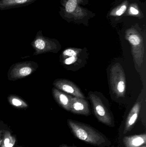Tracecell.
Returning <instances> with one entry per match:
<instances>
[{"mask_svg": "<svg viewBox=\"0 0 146 147\" xmlns=\"http://www.w3.org/2000/svg\"><path fill=\"white\" fill-rule=\"evenodd\" d=\"M67 123L74 136L81 140L100 147L108 142L103 135L87 124L70 119L67 120Z\"/></svg>", "mask_w": 146, "mask_h": 147, "instance_id": "obj_1", "label": "cell"}, {"mask_svg": "<svg viewBox=\"0 0 146 147\" xmlns=\"http://www.w3.org/2000/svg\"><path fill=\"white\" fill-rule=\"evenodd\" d=\"M125 38L130 43L134 61L139 67L144 61L145 47L141 34L134 29H129L126 32Z\"/></svg>", "mask_w": 146, "mask_h": 147, "instance_id": "obj_2", "label": "cell"}, {"mask_svg": "<svg viewBox=\"0 0 146 147\" xmlns=\"http://www.w3.org/2000/svg\"><path fill=\"white\" fill-rule=\"evenodd\" d=\"M88 96L92 104L94 115L98 120L107 126L113 127L114 121L111 114L102 98L92 92H90Z\"/></svg>", "mask_w": 146, "mask_h": 147, "instance_id": "obj_3", "label": "cell"}, {"mask_svg": "<svg viewBox=\"0 0 146 147\" xmlns=\"http://www.w3.org/2000/svg\"><path fill=\"white\" fill-rule=\"evenodd\" d=\"M110 82L113 92L117 97H123L126 92L125 72L120 64H116L111 69Z\"/></svg>", "mask_w": 146, "mask_h": 147, "instance_id": "obj_4", "label": "cell"}, {"mask_svg": "<svg viewBox=\"0 0 146 147\" xmlns=\"http://www.w3.org/2000/svg\"><path fill=\"white\" fill-rule=\"evenodd\" d=\"M60 57L61 62L65 67L73 69L81 67V64L85 63L87 53L85 49L69 47L65 49Z\"/></svg>", "mask_w": 146, "mask_h": 147, "instance_id": "obj_5", "label": "cell"}, {"mask_svg": "<svg viewBox=\"0 0 146 147\" xmlns=\"http://www.w3.org/2000/svg\"><path fill=\"white\" fill-rule=\"evenodd\" d=\"M32 45L36 51L34 54L48 52L56 53L61 48V45L57 40L43 36L41 31L37 33Z\"/></svg>", "mask_w": 146, "mask_h": 147, "instance_id": "obj_6", "label": "cell"}, {"mask_svg": "<svg viewBox=\"0 0 146 147\" xmlns=\"http://www.w3.org/2000/svg\"><path fill=\"white\" fill-rule=\"evenodd\" d=\"M55 88L75 97L85 98L81 90L73 82L65 79L55 80L53 83Z\"/></svg>", "mask_w": 146, "mask_h": 147, "instance_id": "obj_7", "label": "cell"}, {"mask_svg": "<svg viewBox=\"0 0 146 147\" xmlns=\"http://www.w3.org/2000/svg\"><path fill=\"white\" fill-rule=\"evenodd\" d=\"M25 62L14 65L9 73V79L11 80H16L25 78L31 74L35 71L34 63Z\"/></svg>", "mask_w": 146, "mask_h": 147, "instance_id": "obj_8", "label": "cell"}, {"mask_svg": "<svg viewBox=\"0 0 146 147\" xmlns=\"http://www.w3.org/2000/svg\"><path fill=\"white\" fill-rule=\"evenodd\" d=\"M70 109V111L74 114L88 116L91 114L89 103L85 98L72 96Z\"/></svg>", "mask_w": 146, "mask_h": 147, "instance_id": "obj_9", "label": "cell"}, {"mask_svg": "<svg viewBox=\"0 0 146 147\" xmlns=\"http://www.w3.org/2000/svg\"><path fill=\"white\" fill-rule=\"evenodd\" d=\"M52 92L54 99L59 105L66 111H70L72 96L55 87L52 89Z\"/></svg>", "mask_w": 146, "mask_h": 147, "instance_id": "obj_10", "label": "cell"}, {"mask_svg": "<svg viewBox=\"0 0 146 147\" xmlns=\"http://www.w3.org/2000/svg\"><path fill=\"white\" fill-rule=\"evenodd\" d=\"M141 109V102H137L131 109L127 117L123 134H126L130 131L134 127L138 119Z\"/></svg>", "mask_w": 146, "mask_h": 147, "instance_id": "obj_11", "label": "cell"}, {"mask_svg": "<svg viewBox=\"0 0 146 147\" xmlns=\"http://www.w3.org/2000/svg\"><path fill=\"white\" fill-rule=\"evenodd\" d=\"M38 0H0V10L25 7Z\"/></svg>", "mask_w": 146, "mask_h": 147, "instance_id": "obj_12", "label": "cell"}, {"mask_svg": "<svg viewBox=\"0 0 146 147\" xmlns=\"http://www.w3.org/2000/svg\"><path fill=\"white\" fill-rule=\"evenodd\" d=\"M146 142L145 134L125 136L123 139V143L125 147H141L145 145Z\"/></svg>", "mask_w": 146, "mask_h": 147, "instance_id": "obj_13", "label": "cell"}, {"mask_svg": "<svg viewBox=\"0 0 146 147\" xmlns=\"http://www.w3.org/2000/svg\"><path fill=\"white\" fill-rule=\"evenodd\" d=\"M79 0H68L65 5V10L68 13H72L78 6Z\"/></svg>", "mask_w": 146, "mask_h": 147, "instance_id": "obj_14", "label": "cell"}, {"mask_svg": "<svg viewBox=\"0 0 146 147\" xmlns=\"http://www.w3.org/2000/svg\"><path fill=\"white\" fill-rule=\"evenodd\" d=\"M8 99L10 104L15 107L22 108L27 106V104L25 102L17 97L10 96L9 97Z\"/></svg>", "mask_w": 146, "mask_h": 147, "instance_id": "obj_15", "label": "cell"}, {"mask_svg": "<svg viewBox=\"0 0 146 147\" xmlns=\"http://www.w3.org/2000/svg\"><path fill=\"white\" fill-rule=\"evenodd\" d=\"M127 3L122 4L115 11L114 15L117 16H120L122 15L127 10Z\"/></svg>", "mask_w": 146, "mask_h": 147, "instance_id": "obj_16", "label": "cell"}, {"mask_svg": "<svg viewBox=\"0 0 146 147\" xmlns=\"http://www.w3.org/2000/svg\"><path fill=\"white\" fill-rule=\"evenodd\" d=\"M129 12L130 13L133 15H137L139 13V10L138 9L136 8L134 6H131L129 8Z\"/></svg>", "mask_w": 146, "mask_h": 147, "instance_id": "obj_17", "label": "cell"}, {"mask_svg": "<svg viewBox=\"0 0 146 147\" xmlns=\"http://www.w3.org/2000/svg\"><path fill=\"white\" fill-rule=\"evenodd\" d=\"M9 139H8V138H7V139H5V140H4V146H5V145H7V144H9Z\"/></svg>", "mask_w": 146, "mask_h": 147, "instance_id": "obj_18", "label": "cell"}, {"mask_svg": "<svg viewBox=\"0 0 146 147\" xmlns=\"http://www.w3.org/2000/svg\"><path fill=\"white\" fill-rule=\"evenodd\" d=\"M5 147H13V144H11V143H9V144H7V145H5Z\"/></svg>", "mask_w": 146, "mask_h": 147, "instance_id": "obj_19", "label": "cell"}, {"mask_svg": "<svg viewBox=\"0 0 146 147\" xmlns=\"http://www.w3.org/2000/svg\"><path fill=\"white\" fill-rule=\"evenodd\" d=\"M61 147H71L68 146H67V145H63V146H62Z\"/></svg>", "mask_w": 146, "mask_h": 147, "instance_id": "obj_20", "label": "cell"}, {"mask_svg": "<svg viewBox=\"0 0 146 147\" xmlns=\"http://www.w3.org/2000/svg\"><path fill=\"white\" fill-rule=\"evenodd\" d=\"M141 147H146V145H144V146H141Z\"/></svg>", "mask_w": 146, "mask_h": 147, "instance_id": "obj_21", "label": "cell"}]
</instances>
